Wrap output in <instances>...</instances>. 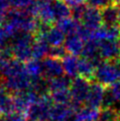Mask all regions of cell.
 Segmentation results:
<instances>
[{"label": "cell", "mask_w": 120, "mask_h": 121, "mask_svg": "<svg viewBox=\"0 0 120 121\" xmlns=\"http://www.w3.org/2000/svg\"><path fill=\"white\" fill-rule=\"evenodd\" d=\"M4 22L11 25L17 31L31 32L34 34L36 33L38 27V20L36 17L28 10L22 9L12 8L11 10H8Z\"/></svg>", "instance_id": "1"}, {"label": "cell", "mask_w": 120, "mask_h": 121, "mask_svg": "<svg viewBox=\"0 0 120 121\" xmlns=\"http://www.w3.org/2000/svg\"><path fill=\"white\" fill-rule=\"evenodd\" d=\"M35 38L36 34L31 32H17L10 45L13 57L23 63L32 59V45Z\"/></svg>", "instance_id": "2"}, {"label": "cell", "mask_w": 120, "mask_h": 121, "mask_svg": "<svg viewBox=\"0 0 120 121\" xmlns=\"http://www.w3.org/2000/svg\"><path fill=\"white\" fill-rule=\"evenodd\" d=\"M93 80L109 87L120 81V64L119 61H103L95 69Z\"/></svg>", "instance_id": "3"}, {"label": "cell", "mask_w": 120, "mask_h": 121, "mask_svg": "<svg viewBox=\"0 0 120 121\" xmlns=\"http://www.w3.org/2000/svg\"><path fill=\"white\" fill-rule=\"evenodd\" d=\"M52 105L53 102L49 94L40 96L30 105L25 116L29 121H49Z\"/></svg>", "instance_id": "4"}, {"label": "cell", "mask_w": 120, "mask_h": 121, "mask_svg": "<svg viewBox=\"0 0 120 121\" xmlns=\"http://www.w3.org/2000/svg\"><path fill=\"white\" fill-rule=\"evenodd\" d=\"M91 82L88 79L83 77H76L72 80V84L70 86V93H71V105L76 110L78 107L85 104L87 95L89 92Z\"/></svg>", "instance_id": "5"}, {"label": "cell", "mask_w": 120, "mask_h": 121, "mask_svg": "<svg viewBox=\"0 0 120 121\" xmlns=\"http://www.w3.org/2000/svg\"><path fill=\"white\" fill-rule=\"evenodd\" d=\"M1 82L3 83L4 87L7 89V91L10 94L14 95L25 91L31 87L32 78L29 76V74L26 72V69H25V70L17 73L13 76L1 80Z\"/></svg>", "instance_id": "6"}, {"label": "cell", "mask_w": 120, "mask_h": 121, "mask_svg": "<svg viewBox=\"0 0 120 121\" xmlns=\"http://www.w3.org/2000/svg\"><path fill=\"white\" fill-rule=\"evenodd\" d=\"M79 22L84 29L94 34V32L103 26L101 10L88 6Z\"/></svg>", "instance_id": "7"}, {"label": "cell", "mask_w": 120, "mask_h": 121, "mask_svg": "<svg viewBox=\"0 0 120 121\" xmlns=\"http://www.w3.org/2000/svg\"><path fill=\"white\" fill-rule=\"evenodd\" d=\"M99 52L104 61L120 60V39H106L98 41Z\"/></svg>", "instance_id": "8"}, {"label": "cell", "mask_w": 120, "mask_h": 121, "mask_svg": "<svg viewBox=\"0 0 120 121\" xmlns=\"http://www.w3.org/2000/svg\"><path fill=\"white\" fill-rule=\"evenodd\" d=\"M64 69L61 59L47 56L42 59V76L45 79L50 80L55 77L64 75Z\"/></svg>", "instance_id": "9"}, {"label": "cell", "mask_w": 120, "mask_h": 121, "mask_svg": "<svg viewBox=\"0 0 120 121\" xmlns=\"http://www.w3.org/2000/svg\"><path fill=\"white\" fill-rule=\"evenodd\" d=\"M105 90H106V87H104L103 85L97 83L95 81L91 82V86H90L89 92H88L84 105L91 106V107L99 109L100 107H102V103H103V99L105 95Z\"/></svg>", "instance_id": "10"}, {"label": "cell", "mask_w": 120, "mask_h": 121, "mask_svg": "<svg viewBox=\"0 0 120 121\" xmlns=\"http://www.w3.org/2000/svg\"><path fill=\"white\" fill-rule=\"evenodd\" d=\"M85 43H86V40L82 37V35L79 32H77L66 36L65 42H64V47H65L68 54L79 56L82 55Z\"/></svg>", "instance_id": "11"}, {"label": "cell", "mask_w": 120, "mask_h": 121, "mask_svg": "<svg viewBox=\"0 0 120 121\" xmlns=\"http://www.w3.org/2000/svg\"><path fill=\"white\" fill-rule=\"evenodd\" d=\"M102 108L120 110V81L112 86L106 87Z\"/></svg>", "instance_id": "12"}, {"label": "cell", "mask_w": 120, "mask_h": 121, "mask_svg": "<svg viewBox=\"0 0 120 121\" xmlns=\"http://www.w3.org/2000/svg\"><path fill=\"white\" fill-rule=\"evenodd\" d=\"M75 109L71 104H55L53 103L50 112L49 121H67L74 114Z\"/></svg>", "instance_id": "13"}, {"label": "cell", "mask_w": 120, "mask_h": 121, "mask_svg": "<svg viewBox=\"0 0 120 121\" xmlns=\"http://www.w3.org/2000/svg\"><path fill=\"white\" fill-rule=\"evenodd\" d=\"M102 22L105 26H119L120 25V10L116 4L109 5L101 9Z\"/></svg>", "instance_id": "14"}, {"label": "cell", "mask_w": 120, "mask_h": 121, "mask_svg": "<svg viewBox=\"0 0 120 121\" xmlns=\"http://www.w3.org/2000/svg\"><path fill=\"white\" fill-rule=\"evenodd\" d=\"M15 113L14 103L12 94L7 91L3 83L0 80V114L6 116L8 114Z\"/></svg>", "instance_id": "15"}, {"label": "cell", "mask_w": 120, "mask_h": 121, "mask_svg": "<svg viewBox=\"0 0 120 121\" xmlns=\"http://www.w3.org/2000/svg\"><path fill=\"white\" fill-rule=\"evenodd\" d=\"M51 11L54 23L71 16V7L62 0H51Z\"/></svg>", "instance_id": "16"}, {"label": "cell", "mask_w": 120, "mask_h": 121, "mask_svg": "<svg viewBox=\"0 0 120 121\" xmlns=\"http://www.w3.org/2000/svg\"><path fill=\"white\" fill-rule=\"evenodd\" d=\"M50 48L51 46L47 43L44 38L36 35V38L32 45V58L40 60L44 59L47 56H49Z\"/></svg>", "instance_id": "17"}, {"label": "cell", "mask_w": 120, "mask_h": 121, "mask_svg": "<svg viewBox=\"0 0 120 121\" xmlns=\"http://www.w3.org/2000/svg\"><path fill=\"white\" fill-rule=\"evenodd\" d=\"M62 65L64 69V73L71 78L78 77V64H79V56L67 54L61 59Z\"/></svg>", "instance_id": "18"}, {"label": "cell", "mask_w": 120, "mask_h": 121, "mask_svg": "<svg viewBox=\"0 0 120 121\" xmlns=\"http://www.w3.org/2000/svg\"><path fill=\"white\" fill-rule=\"evenodd\" d=\"M100 109L98 108L82 105L75 110V117L77 121H97Z\"/></svg>", "instance_id": "19"}, {"label": "cell", "mask_w": 120, "mask_h": 121, "mask_svg": "<svg viewBox=\"0 0 120 121\" xmlns=\"http://www.w3.org/2000/svg\"><path fill=\"white\" fill-rule=\"evenodd\" d=\"M72 80H73V78H71V77H69L66 74L48 80L49 93L53 92V91H59V90L70 89V86L72 84Z\"/></svg>", "instance_id": "20"}, {"label": "cell", "mask_w": 120, "mask_h": 121, "mask_svg": "<svg viewBox=\"0 0 120 121\" xmlns=\"http://www.w3.org/2000/svg\"><path fill=\"white\" fill-rule=\"evenodd\" d=\"M96 66L90 61L89 59L85 57H79V64H78V76L83 77L85 79L92 80L94 78Z\"/></svg>", "instance_id": "21"}, {"label": "cell", "mask_w": 120, "mask_h": 121, "mask_svg": "<svg viewBox=\"0 0 120 121\" xmlns=\"http://www.w3.org/2000/svg\"><path fill=\"white\" fill-rule=\"evenodd\" d=\"M55 24H56L57 26L62 30L66 36L70 35V34L79 32L80 27H81V24H80L79 21L74 19L72 16L60 20V21H58V22L55 23Z\"/></svg>", "instance_id": "22"}, {"label": "cell", "mask_w": 120, "mask_h": 121, "mask_svg": "<svg viewBox=\"0 0 120 121\" xmlns=\"http://www.w3.org/2000/svg\"><path fill=\"white\" fill-rule=\"evenodd\" d=\"M25 69L26 72L32 79H36L42 76V60L32 58L25 62Z\"/></svg>", "instance_id": "23"}, {"label": "cell", "mask_w": 120, "mask_h": 121, "mask_svg": "<svg viewBox=\"0 0 120 121\" xmlns=\"http://www.w3.org/2000/svg\"><path fill=\"white\" fill-rule=\"evenodd\" d=\"M49 96L55 104H71V93L70 89L59 90L49 93Z\"/></svg>", "instance_id": "24"}, {"label": "cell", "mask_w": 120, "mask_h": 121, "mask_svg": "<svg viewBox=\"0 0 120 121\" xmlns=\"http://www.w3.org/2000/svg\"><path fill=\"white\" fill-rule=\"evenodd\" d=\"M37 0H8L9 6L13 9H22L27 10L33 4L36 3Z\"/></svg>", "instance_id": "25"}, {"label": "cell", "mask_w": 120, "mask_h": 121, "mask_svg": "<svg viewBox=\"0 0 120 121\" xmlns=\"http://www.w3.org/2000/svg\"><path fill=\"white\" fill-rule=\"evenodd\" d=\"M86 4L90 7L103 9V8L114 4V0H86Z\"/></svg>", "instance_id": "26"}, {"label": "cell", "mask_w": 120, "mask_h": 121, "mask_svg": "<svg viewBox=\"0 0 120 121\" xmlns=\"http://www.w3.org/2000/svg\"><path fill=\"white\" fill-rule=\"evenodd\" d=\"M8 7H10L8 0H0V26L5 21V17L8 12Z\"/></svg>", "instance_id": "27"}, {"label": "cell", "mask_w": 120, "mask_h": 121, "mask_svg": "<svg viewBox=\"0 0 120 121\" xmlns=\"http://www.w3.org/2000/svg\"><path fill=\"white\" fill-rule=\"evenodd\" d=\"M5 121H29L24 114L20 113H11L5 116Z\"/></svg>", "instance_id": "28"}, {"label": "cell", "mask_w": 120, "mask_h": 121, "mask_svg": "<svg viewBox=\"0 0 120 121\" xmlns=\"http://www.w3.org/2000/svg\"><path fill=\"white\" fill-rule=\"evenodd\" d=\"M63 2H65L68 6H70L71 8H73L75 6H78V5H81L86 2V0H62Z\"/></svg>", "instance_id": "29"}, {"label": "cell", "mask_w": 120, "mask_h": 121, "mask_svg": "<svg viewBox=\"0 0 120 121\" xmlns=\"http://www.w3.org/2000/svg\"><path fill=\"white\" fill-rule=\"evenodd\" d=\"M114 4H116V5H120V0H114Z\"/></svg>", "instance_id": "30"}, {"label": "cell", "mask_w": 120, "mask_h": 121, "mask_svg": "<svg viewBox=\"0 0 120 121\" xmlns=\"http://www.w3.org/2000/svg\"><path fill=\"white\" fill-rule=\"evenodd\" d=\"M119 10H120V5H119Z\"/></svg>", "instance_id": "31"}, {"label": "cell", "mask_w": 120, "mask_h": 121, "mask_svg": "<svg viewBox=\"0 0 120 121\" xmlns=\"http://www.w3.org/2000/svg\"><path fill=\"white\" fill-rule=\"evenodd\" d=\"M119 114H120V110H119Z\"/></svg>", "instance_id": "32"}]
</instances>
